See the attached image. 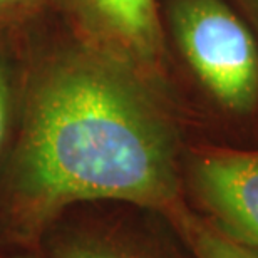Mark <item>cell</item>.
<instances>
[{
	"label": "cell",
	"mask_w": 258,
	"mask_h": 258,
	"mask_svg": "<svg viewBox=\"0 0 258 258\" xmlns=\"http://www.w3.org/2000/svg\"><path fill=\"white\" fill-rule=\"evenodd\" d=\"M183 208L176 129L154 86L87 47L49 66L24 111L4 189L7 230L39 240L82 203Z\"/></svg>",
	"instance_id": "6da1fadb"
},
{
	"label": "cell",
	"mask_w": 258,
	"mask_h": 258,
	"mask_svg": "<svg viewBox=\"0 0 258 258\" xmlns=\"http://www.w3.org/2000/svg\"><path fill=\"white\" fill-rule=\"evenodd\" d=\"M169 24L183 57L215 102L233 114L258 106V40L225 0H173Z\"/></svg>",
	"instance_id": "7a4b0ae2"
},
{
	"label": "cell",
	"mask_w": 258,
	"mask_h": 258,
	"mask_svg": "<svg viewBox=\"0 0 258 258\" xmlns=\"http://www.w3.org/2000/svg\"><path fill=\"white\" fill-rule=\"evenodd\" d=\"M89 47L119 60L156 86L164 64V37L156 0H69Z\"/></svg>",
	"instance_id": "3957f363"
},
{
	"label": "cell",
	"mask_w": 258,
	"mask_h": 258,
	"mask_svg": "<svg viewBox=\"0 0 258 258\" xmlns=\"http://www.w3.org/2000/svg\"><path fill=\"white\" fill-rule=\"evenodd\" d=\"M191 184L210 223L258 250V151H201L191 163Z\"/></svg>",
	"instance_id": "277c9868"
},
{
	"label": "cell",
	"mask_w": 258,
	"mask_h": 258,
	"mask_svg": "<svg viewBox=\"0 0 258 258\" xmlns=\"http://www.w3.org/2000/svg\"><path fill=\"white\" fill-rule=\"evenodd\" d=\"M40 258H154L117 226L59 216L39 236Z\"/></svg>",
	"instance_id": "5b68a950"
},
{
	"label": "cell",
	"mask_w": 258,
	"mask_h": 258,
	"mask_svg": "<svg viewBox=\"0 0 258 258\" xmlns=\"http://www.w3.org/2000/svg\"><path fill=\"white\" fill-rule=\"evenodd\" d=\"M195 258H258V250L230 238L213 223L198 218L186 208L169 215Z\"/></svg>",
	"instance_id": "8992f818"
},
{
	"label": "cell",
	"mask_w": 258,
	"mask_h": 258,
	"mask_svg": "<svg viewBox=\"0 0 258 258\" xmlns=\"http://www.w3.org/2000/svg\"><path fill=\"white\" fill-rule=\"evenodd\" d=\"M7 122H9L7 86H5L4 76H2V72H0V148H2L5 134H7Z\"/></svg>",
	"instance_id": "52a82bcc"
},
{
	"label": "cell",
	"mask_w": 258,
	"mask_h": 258,
	"mask_svg": "<svg viewBox=\"0 0 258 258\" xmlns=\"http://www.w3.org/2000/svg\"><path fill=\"white\" fill-rule=\"evenodd\" d=\"M241 9L245 10L246 17L251 20V24L258 29V0H236Z\"/></svg>",
	"instance_id": "ba28073f"
},
{
	"label": "cell",
	"mask_w": 258,
	"mask_h": 258,
	"mask_svg": "<svg viewBox=\"0 0 258 258\" xmlns=\"http://www.w3.org/2000/svg\"><path fill=\"white\" fill-rule=\"evenodd\" d=\"M20 2H24V0H0V12H2V10L10 9V7H14V5H17Z\"/></svg>",
	"instance_id": "9c48e42d"
},
{
	"label": "cell",
	"mask_w": 258,
	"mask_h": 258,
	"mask_svg": "<svg viewBox=\"0 0 258 258\" xmlns=\"http://www.w3.org/2000/svg\"><path fill=\"white\" fill-rule=\"evenodd\" d=\"M5 258H40V255H29V253H25V255H14V256H5Z\"/></svg>",
	"instance_id": "30bf717a"
}]
</instances>
